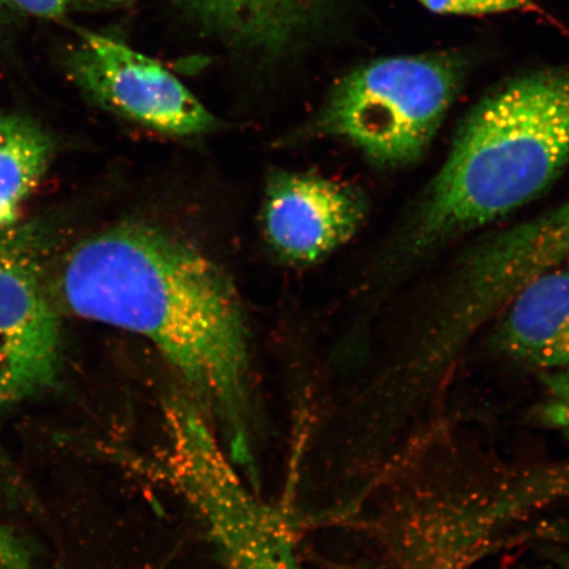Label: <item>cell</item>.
I'll list each match as a JSON object with an SVG mask.
<instances>
[{
	"instance_id": "obj_8",
	"label": "cell",
	"mask_w": 569,
	"mask_h": 569,
	"mask_svg": "<svg viewBox=\"0 0 569 569\" xmlns=\"http://www.w3.org/2000/svg\"><path fill=\"white\" fill-rule=\"evenodd\" d=\"M507 309L498 336L505 351L539 368H569V267L536 277Z\"/></svg>"
},
{
	"instance_id": "obj_5",
	"label": "cell",
	"mask_w": 569,
	"mask_h": 569,
	"mask_svg": "<svg viewBox=\"0 0 569 569\" xmlns=\"http://www.w3.org/2000/svg\"><path fill=\"white\" fill-rule=\"evenodd\" d=\"M60 312L39 238L12 227L0 232V365L13 403L44 395L59 382Z\"/></svg>"
},
{
	"instance_id": "obj_14",
	"label": "cell",
	"mask_w": 569,
	"mask_h": 569,
	"mask_svg": "<svg viewBox=\"0 0 569 569\" xmlns=\"http://www.w3.org/2000/svg\"><path fill=\"white\" fill-rule=\"evenodd\" d=\"M0 569H42L30 543L0 525Z\"/></svg>"
},
{
	"instance_id": "obj_9",
	"label": "cell",
	"mask_w": 569,
	"mask_h": 569,
	"mask_svg": "<svg viewBox=\"0 0 569 569\" xmlns=\"http://www.w3.org/2000/svg\"><path fill=\"white\" fill-rule=\"evenodd\" d=\"M208 536L226 569H302L289 526L259 497L224 503L211 517Z\"/></svg>"
},
{
	"instance_id": "obj_11",
	"label": "cell",
	"mask_w": 569,
	"mask_h": 569,
	"mask_svg": "<svg viewBox=\"0 0 569 569\" xmlns=\"http://www.w3.org/2000/svg\"><path fill=\"white\" fill-rule=\"evenodd\" d=\"M13 403L9 380L4 368L0 365V503L9 508L31 507V495L21 478L16 465L10 457L9 451L2 439V423L7 410Z\"/></svg>"
},
{
	"instance_id": "obj_15",
	"label": "cell",
	"mask_w": 569,
	"mask_h": 569,
	"mask_svg": "<svg viewBox=\"0 0 569 569\" xmlns=\"http://www.w3.org/2000/svg\"><path fill=\"white\" fill-rule=\"evenodd\" d=\"M547 380L555 393L569 403V368L558 369V372L547 376Z\"/></svg>"
},
{
	"instance_id": "obj_4",
	"label": "cell",
	"mask_w": 569,
	"mask_h": 569,
	"mask_svg": "<svg viewBox=\"0 0 569 569\" xmlns=\"http://www.w3.org/2000/svg\"><path fill=\"white\" fill-rule=\"evenodd\" d=\"M71 80L99 106L168 137L210 133L218 120L158 60L111 36L82 31L67 56Z\"/></svg>"
},
{
	"instance_id": "obj_16",
	"label": "cell",
	"mask_w": 569,
	"mask_h": 569,
	"mask_svg": "<svg viewBox=\"0 0 569 569\" xmlns=\"http://www.w3.org/2000/svg\"><path fill=\"white\" fill-rule=\"evenodd\" d=\"M552 537L558 538L559 540H563V542L569 543V523L560 525L558 528H552Z\"/></svg>"
},
{
	"instance_id": "obj_17",
	"label": "cell",
	"mask_w": 569,
	"mask_h": 569,
	"mask_svg": "<svg viewBox=\"0 0 569 569\" xmlns=\"http://www.w3.org/2000/svg\"><path fill=\"white\" fill-rule=\"evenodd\" d=\"M6 11H12L11 7L7 4L6 0H0V20L6 16Z\"/></svg>"
},
{
	"instance_id": "obj_6",
	"label": "cell",
	"mask_w": 569,
	"mask_h": 569,
	"mask_svg": "<svg viewBox=\"0 0 569 569\" xmlns=\"http://www.w3.org/2000/svg\"><path fill=\"white\" fill-rule=\"evenodd\" d=\"M367 204L358 190L332 178L274 172L262 203V230L277 258L312 266L350 241L365 222Z\"/></svg>"
},
{
	"instance_id": "obj_7",
	"label": "cell",
	"mask_w": 569,
	"mask_h": 569,
	"mask_svg": "<svg viewBox=\"0 0 569 569\" xmlns=\"http://www.w3.org/2000/svg\"><path fill=\"white\" fill-rule=\"evenodd\" d=\"M198 32L241 53L295 51L317 26L323 0H166Z\"/></svg>"
},
{
	"instance_id": "obj_2",
	"label": "cell",
	"mask_w": 569,
	"mask_h": 569,
	"mask_svg": "<svg viewBox=\"0 0 569 569\" xmlns=\"http://www.w3.org/2000/svg\"><path fill=\"white\" fill-rule=\"evenodd\" d=\"M569 167V63L500 84L468 113L409 232L411 253L508 217Z\"/></svg>"
},
{
	"instance_id": "obj_1",
	"label": "cell",
	"mask_w": 569,
	"mask_h": 569,
	"mask_svg": "<svg viewBox=\"0 0 569 569\" xmlns=\"http://www.w3.org/2000/svg\"><path fill=\"white\" fill-rule=\"evenodd\" d=\"M49 289L60 311L151 341L234 465L251 468L247 319L217 262L162 227L123 222L71 248L49 274Z\"/></svg>"
},
{
	"instance_id": "obj_3",
	"label": "cell",
	"mask_w": 569,
	"mask_h": 569,
	"mask_svg": "<svg viewBox=\"0 0 569 569\" xmlns=\"http://www.w3.org/2000/svg\"><path fill=\"white\" fill-rule=\"evenodd\" d=\"M459 53L379 59L341 78L317 120L325 137L345 140L377 166L421 159L465 81Z\"/></svg>"
},
{
	"instance_id": "obj_13",
	"label": "cell",
	"mask_w": 569,
	"mask_h": 569,
	"mask_svg": "<svg viewBox=\"0 0 569 569\" xmlns=\"http://www.w3.org/2000/svg\"><path fill=\"white\" fill-rule=\"evenodd\" d=\"M440 16L479 17L492 13H543L533 0H417Z\"/></svg>"
},
{
	"instance_id": "obj_12",
	"label": "cell",
	"mask_w": 569,
	"mask_h": 569,
	"mask_svg": "<svg viewBox=\"0 0 569 569\" xmlns=\"http://www.w3.org/2000/svg\"><path fill=\"white\" fill-rule=\"evenodd\" d=\"M6 2L11 10L47 20H62L77 13L124 10L132 4V0H6Z\"/></svg>"
},
{
	"instance_id": "obj_10",
	"label": "cell",
	"mask_w": 569,
	"mask_h": 569,
	"mask_svg": "<svg viewBox=\"0 0 569 569\" xmlns=\"http://www.w3.org/2000/svg\"><path fill=\"white\" fill-rule=\"evenodd\" d=\"M54 142L32 119L0 111V232L17 223L51 167Z\"/></svg>"
}]
</instances>
